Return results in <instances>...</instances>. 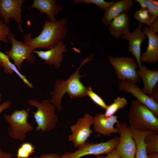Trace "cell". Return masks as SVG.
I'll return each instance as SVG.
<instances>
[{
  "mask_svg": "<svg viewBox=\"0 0 158 158\" xmlns=\"http://www.w3.org/2000/svg\"><path fill=\"white\" fill-rule=\"evenodd\" d=\"M94 56V54L91 53L88 57L83 60L79 66L67 80H64L59 79L55 81L53 90L49 92L51 96V98L49 101L59 111H61L63 108L61 102L65 93H68V95L71 98L87 96V87L84 85L80 80V78L85 77L86 74L85 73L83 75H80L79 72L85 63L93 60Z\"/></svg>",
  "mask_w": 158,
  "mask_h": 158,
  "instance_id": "1",
  "label": "cell"
},
{
  "mask_svg": "<svg viewBox=\"0 0 158 158\" xmlns=\"http://www.w3.org/2000/svg\"><path fill=\"white\" fill-rule=\"evenodd\" d=\"M2 94L1 92H0V103L1 102V97H2Z\"/></svg>",
  "mask_w": 158,
  "mask_h": 158,
  "instance_id": "37",
  "label": "cell"
},
{
  "mask_svg": "<svg viewBox=\"0 0 158 158\" xmlns=\"http://www.w3.org/2000/svg\"><path fill=\"white\" fill-rule=\"evenodd\" d=\"M119 90L125 93H130L137 100L145 105L155 115L158 117V104L151 97L145 94L138 85L131 81L126 80L118 83Z\"/></svg>",
  "mask_w": 158,
  "mask_h": 158,
  "instance_id": "12",
  "label": "cell"
},
{
  "mask_svg": "<svg viewBox=\"0 0 158 158\" xmlns=\"http://www.w3.org/2000/svg\"><path fill=\"white\" fill-rule=\"evenodd\" d=\"M119 137L115 136L106 142L99 143L85 142L78 147L74 152H67L60 158H80L89 155H99L108 154L116 149Z\"/></svg>",
  "mask_w": 158,
  "mask_h": 158,
  "instance_id": "5",
  "label": "cell"
},
{
  "mask_svg": "<svg viewBox=\"0 0 158 158\" xmlns=\"http://www.w3.org/2000/svg\"><path fill=\"white\" fill-rule=\"evenodd\" d=\"M120 135L116 149L121 158H135L136 145L130 128L125 121L119 122L116 126Z\"/></svg>",
  "mask_w": 158,
  "mask_h": 158,
  "instance_id": "9",
  "label": "cell"
},
{
  "mask_svg": "<svg viewBox=\"0 0 158 158\" xmlns=\"http://www.w3.org/2000/svg\"><path fill=\"white\" fill-rule=\"evenodd\" d=\"M109 60L119 80H129L135 83L141 82L137 72L138 64L136 60L132 57L112 56H109Z\"/></svg>",
  "mask_w": 158,
  "mask_h": 158,
  "instance_id": "7",
  "label": "cell"
},
{
  "mask_svg": "<svg viewBox=\"0 0 158 158\" xmlns=\"http://www.w3.org/2000/svg\"><path fill=\"white\" fill-rule=\"evenodd\" d=\"M30 109H16L11 115L4 114L5 120L9 123L8 133L11 138L22 140L26 137V133L33 130L32 124L27 121Z\"/></svg>",
  "mask_w": 158,
  "mask_h": 158,
  "instance_id": "6",
  "label": "cell"
},
{
  "mask_svg": "<svg viewBox=\"0 0 158 158\" xmlns=\"http://www.w3.org/2000/svg\"><path fill=\"white\" fill-rule=\"evenodd\" d=\"M67 21L65 18H61L56 22L45 20L40 34L32 38L31 33H26L23 36V43L33 50L37 49L52 48L59 41L66 39L68 31Z\"/></svg>",
  "mask_w": 158,
  "mask_h": 158,
  "instance_id": "2",
  "label": "cell"
},
{
  "mask_svg": "<svg viewBox=\"0 0 158 158\" xmlns=\"http://www.w3.org/2000/svg\"><path fill=\"white\" fill-rule=\"evenodd\" d=\"M128 117L131 129L158 133V118L150 109L137 100L131 101Z\"/></svg>",
  "mask_w": 158,
  "mask_h": 158,
  "instance_id": "3",
  "label": "cell"
},
{
  "mask_svg": "<svg viewBox=\"0 0 158 158\" xmlns=\"http://www.w3.org/2000/svg\"><path fill=\"white\" fill-rule=\"evenodd\" d=\"M0 67L3 68V71L5 73L12 74L15 73L26 85L31 88L34 87L32 84L27 79L26 76L20 73L14 63L10 61L9 56L0 50Z\"/></svg>",
  "mask_w": 158,
  "mask_h": 158,
  "instance_id": "21",
  "label": "cell"
},
{
  "mask_svg": "<svg viewBox=\"0 0 158 158\" xmlns=\"http://www.w3.org/2000/svg\"><path fill=\"white\" fill-rule=\"evenodd\" d=\"M137 72L143 82V91L157 102V91L155 90L158 82V71L149 70L143 65Z\"/></svg>",
  "mask_w": 158,
  "mask_h": 158,
  "instance_id": "14",
  "label": "cell"
},
{
  "mask_svg": "<svg viewBox=\"0 0 158 158\" xmlns=\"http://www.w3.org/2000/svg\"><path fill=\"white\" fill-rule=\"evenodd\" d=\"M142 31L148 39L146 51L140 56L141 62L145 63H156L158 61V36L148 27L143 28Z\"/></svg>",
  "mask_w": 158,
  "mask_h": 158,
  "instance_id": "17",
  "label": "cell"
},
{
  "mask_svg": "<svg viewBox=\"0 0 158 158\" xmlns=\"http://www.w3.org/2000/svg\"><path fill=\"white\" fill-rule=\"evenodd\" d=\"M115 2V0L107 2L104 0H75L74 3H82L85 4H94L102 9L105 11Z\"/></svg>",
  "mask_w": 158,
  "mask_h": 158,
  "instance_id": "28",
  "label": "cell"
},
{
  "mask_svg": "<svg viewBox=\"0 0 158 158\" xmlns=\"http://www.w3.org/2000/svg\"><path fill=\"white\" fill-rule=\"evenodd\" d=\"M154 32L157 33L158 32V18H157L149 27Z\"/></svg>",
  "mask_w": 158,
  "mask_h": 158,
  "instance_id": "34",
  "label": "cell"
},
{
  "mask_svg": "<svg viewBox=\"0 0 158 158\" xmlns=\"http://www.w3.org/2000/svg\"><path fill=\"white\" fill-rule=\"evenodd\" d=\"M11 102L7 100L2 103L0 105V114L4 110L8 109L10 106Z\"/></svg>",
  "mask_w": 158,
  "mask_h": 158,
  "instance_id": "33",
  "label": "cell"
},
{
  "mask_svg": "<svg viewBox=\"0 0 158 158\" xmlns=\"http://www.w3.org/2000/svg\"><path fill=\"white\" fill-rule=\"evenodd\" d=\"M93 117L89 114H85L75 124L70 126L72 133L68 137V140L72 142L75 147L78 148L86 142L93 133L90 127L92 125Z\"/></svg>",
  "mask_w": 158,
  "mask_h": 158,
  "instance_id": "10",
  "label": "cell"
},
{
  "mask_svg": "<svg viewBox=\"0 0 158 158\" xmlns=\"http://www.w3.org/2000/svg\"><path fill=\"white\" fill-rule=\"evenodd\" d=\"M11 153L4 151L0 146V158H13Z\"/></svg>",
  "mask_w": 158,
  "mask_h": 158,
  "instance_id": "35",
  "label": "cell"
},
{
  "mask_svg": "<svg viewBox=\"0 0 158 158\" xmlns=\"http://www.w3.org/2000/svg\"><path fill=\"white\" fill-rule=\"evenodd\" d=\"M128 104V102L125 97L118 96L114 99L111 104L108 105L104 115L108 117L114 115L120 109H123Z\"/></svg>",
  "mask_w": 158,
  "mask_h": 158,
  "instance_id": "24",
  "label": "cell"
},
{
  "mask_svg": "<svg viewBox=\"0 0 158 158\" xmlns=\"http://www.w3.org/2000/svg\"><path fill=\"white\" fill-rule=\"evenodd\" d=\"M35 147L29 142L23 143L17 150V158H28L34 152Z\"/></svg>",
  "mask_w": 158,
  "mask_h": 158,
  "instance_id": "27",
  "label": "cell"
},
{
  "mask_svg": "<svg viewBox=\"0 0 158 158\" xmlns=\"http://www.w3.org/2000/svg\"><path fill=\"white\" fill-rule=\"evenodd\" d=\"M8 39L11 43V48L5 54L13 60L14 64L19 71L24 60H26L29 63H35V58L33 54L34 50L31 47L25 44L23 42L17 40L11 32L8 34Z\"/></svg>",
  "mask_w": 158,
  "mask_h": 158,
  "instance_id": "8",
  "label": "cell"
},
{
  "mask_svg": "<svg viewBox=\"0 0 158 158\" xmlns=\"http://www.w3.org/2000/svg\"><path fill=\"white\" fill-rule=\"evenodd\" d=\"M141 8H147L150 13L154 21L158 18V1L155 0H136Z\"/></svg>",
  "mask_w": 158,
  "mask_h": 158,
  "instance_id": "25",
  "label": "cell"
},
{
  "mask_svg": "<svg viewBox=\"0 0 158 158\" xmlns=\"http://www.w3.org/2000/svg\"><path fill=\"white\" fill-rule=\"evenodd\" d=\"M130 129L136 145L135 158H147V155L144 141L145 137L149 133L156 132L141 131Z\"/></svg>",
  "mask_w": 158,
  "mask_h": 158,
  "instance_id": "22",
  "label": "cell"
},
{
  "mask_svg": "<svg viewBox=\"0 0 158 158\" xmlns=\"http://www.w3.org/2000/svg\"><path fill=\"white\" fill-rule=\"evenodd\" d=\"M67 51L66 45L63 41L60 40L50 49L45 51L34 50L33 53L36 54L39 57L44 60L46 64L54 65L58 69L61 66L63 53Z\"/></svg>",
  "mask_w": 158,
  "mask_h": 158,
  "instance_id": "13",
  "label": "cell"
},
{
  "mask_svg": "<svg viewBox=\"0 0 158 158\" xmlns=\"http://www.w3.org/2000/svg\"><path fill=\"white\" fill-rule=\"evenodd\" d=\"M27 103L37 108L36 111L32 112L37 124L36 131L41 130L43 133L54 129L58 121V116L56 113V107L49 100L39 102L36 98L29 99Z\"/></svg>",
  "mask_w": 158,
  "mask_h": 158,
  "instance_id": "4",
  "label": "cell"
},
{
  "mask_svg": "<svg viewBox=\"0 0 158 158\" xmlns=\"http://www.w3.org/2000/svg\"><path fill=\"white\" fill-rule=\"evenodd\" d=\"M10 30L9 25L4 24L2 18L0 17V41L6 43L7 42L8 36Z\"/></svg>",
  "mask_w": 158,
  "mask_h": 158,
  "instance_id": "30",
  "label": "cell"
},
{
  "mask_svg": "<svg viewBox=\"0 0 158 158\" xmlns=\"http://www.w3.org/2000/svg\"><path fill=\"white\" fill-rule=\"evenodd\" d=\"M157 132L147 134L144 140L147 155L158 153V135Z\"/></svg>",
  "mask_w": 158,
  "mask_h": 158,
  "instance_id": "23",
  "label": "cell"
},
{
  "mask_svg": "<svg viewBox=\"0 0 158 158\" xmlns=\"http://www.w3.org/2000/svg\"><path fill=\"white\" fill-rule=\"evenodd\" d=\"M29 8L38 10L40 13H45L50 21L56 22L55 16L62 9V7L56 4V0H34Z\"/></svg>",
  "mask_w": 158,
  "mask_h": 158,
  "instance_id": "18",
  "label": "cell"
},
{
  "mask_svg": "<svg viewBox=\"0 0 158 158\" xmlns=\"http://www.w3.org/2000/svg\"><path fill=\"white\" fill-rule=\"evenodd\" d=\"M132 0H121L115 2L106 10L103 16V23L109 25L111 20L129 10L133 5Z\"/></svg>",
  "mask_w": 158,
  "mask_h": 158,
  "instance_id": "19",
  "label": "cell"
},
{
  "mask_svg": "<svg viewBox=\"0 0 158 158\" xmlns=\"http://www.w3.org/2000/svg\"><path fill=\"white\" fill-rule=\"evenodd\" d=\"M61 155L58 153L42 154L40 156L35 157L33 158H60Z\"/></svg>",
  "mask_w": 158,
  "mask_h": 158,
  "instance_id": "32",
  "label": "cell"
},
{
  "mask_svg": "<svg viewBox=\"0 0 158 158\" xmlns=\"http://www.w3.org/2000/svg\"><path fill=\"white\" fill-rule=\"evenodd\" d=\"M147 158H158V153L147 155Z\"/></svg>",
  "mask_w": 158,
  "mask_h": 158,
  "instance_id": "36",
  "label": "cell"
},
{
  "mask_svg": "<svg viewBox=\"0 0 158 158\" xmlns=\"http://www.w3.org/2000/svg\"><path fill=\"white\" fill-rule=\"evenodd\" d=\"M96 156V158H121L118 153L116 149L105 156L100 155Z\"/></svg>",
  "mask_w": 158,
  "mask_h": 158,
  "instance_id": "31",
  "label": "cell"
},
{
  "mask_svg": "<svg viewBox=\"0 0 158 158\" xmlns=\"http://www.w3.org/2000/svg\"><path fill=\"white\" fill-rule=\"evenodd\" d=\"M142 27V23H140L133 32L129 31L121 37L128 40L129 45L128 51L131 52L135 58L139 68L142 66L140 61L141 44L147 37L141 30Z\"/></svg>",
  "mask_w": 158,
  "mask_h": 158,
  "instance_id": "15",
  "label": "cell"
},
{
  "mask_svg": "<svg viewBox=\"0 0 158 158\" xmlns=\"http://www.w3.org/2000/svg\"><path fill=\"white\" fill-rule=\"evenodd\" d=\"M130 17L124 13L112 20L109 25V31L116 38H118L130 31Z\"/></svg>",
  "mask_w": 158,
  "mask_h": 158,
  "instance_id": "20",
  "label": "cell"
},
{
  "mask_svg": "<svg viewBox=\"0 0 158 158\" xmlns=\"http://www.w3.org/2000/svg\"><path fill=\"white\" fill-rule=\"evenodd\" d=\"M134 17L140 23L146 24L148 27L154 22L150 13L146 8H141L136 11L134 13Z\"/></svg>",
  "mask_w": 158,
  "mask_h": 158,
  "instance_id": "26",
  "label": "cell"
},
{
  "mask_svg": "<svg viewBox=\"0 0 158 158\" xmlns=\"http://www.w3.org/2000/svg\"><path fill=\"white\" fill-rule=\"evenodd\" d=\"M24 0H0V17L6 25H8L10 19L13 18L17 23L20 31L23 32L21 24V9Z\"/></svg>",
  "mask_w": 158,
  "mask_h": 158,
  "instance_id": "11",
  "label": "cell"
},
{
  "mask_svg": "<svg viewBox=\"0 0 158 158\" xmlns=\"http://www.w3.org/2000/svg\"><path fill=\"white\" fill-rule=\"evenodd\" d=\"M87 96H88L96 104L105 110L106 109L108 105L101 97L93 91L91 87H87Z\"/></svg>",
  "mask_w": 158,
  "mask_h": 158,
  "instance_id": "29",
  "label": "cell"
},
{
  "mask_svg": "<svg viewBox=\"0 0 158 158\" xmlns=\"http://www.w3.org/2000/svg\"><path fill=\"white\" fill-rule=\"evenodd\" d=\"M117 116L107 117L104 114L96 115L93 117L92 125L94 131L104 136H110L112 133H118V130L114 127L119 121Z\"/></svg>",
  "mask_w": 158,
  "mask_h": 158,
  "instance_id": "16",
  "label": "cell"
}]
</instances>
